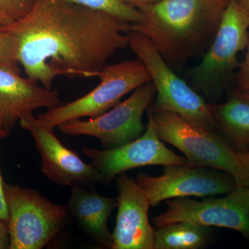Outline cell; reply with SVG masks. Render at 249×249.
Listing matches in <instances>:
<instances>
[{
	"label": "cell",
	"instance_id": "5bb4252c",
	"mask_svg": "<svg viewBox=\"0 0 249 249\" xmlns=\"http://www.w3.org/2000/svg\"><path fill=\"white\" fill-rule=\"evenodd\" d=\"M62 105L58 91L37 86L29 78H22L14 67L0 65V132L5 136L36 109Z\"/></svg>",
	"mask_w": 249,
	"mask_h": 249
},
{
	"label": "cell",
	"instance_id": "8fae6325",
	"mask_svg": "<svg viewBox=\"0 0 249 249\" xmlns=\"http://www.w3.org/2000/svg\"><path fill=\"white\" fill-rule=\"evenodd\" d=\"M147 124L138 139L123 146L97 150L85 147L83 152L109 183L121 174L147 165H193L186 157L168 148L156 130L152 107L147 109Z\"/></svg>",
	"mask_w": 249,
	"mask_h": 249
},
{
	"label": "cell",
	"instance_id": "e0dca14e",
	"mask_svg": "<svg viewBox=\"0 0 249 249\" xmlns=\"http://www.w3.org/2000/svg\"><path fill=\"white\" fill-rule=\"evenodd\" d=\"M211 238L209 227L191 222H178L157 227L154 249H200Z\"/></svg>",
	"mask_w": 249,
	"mask_h": 249
},
{
	"label": "cell",
	"instance_id": "d6986e66",
	"mask_svg": "<svg viewBox=\"0 0 249 249\" xmlns=\"http://www.w3.org/2000/svg\"><path fill=\"white\" fill-rule=\"evenodd\" d=\"M36 0H0V28L7 27L24 18Z\"/></svg>",
	"mask_w": 249,
	"mask_h": 249
},
{
	"label": "cell",
	"instance_id": "2e32d148",
	"mask_svg": "<svg viewBox=\"0 0 249 249\" xmlns=\"http://www.w3.org/2000/svg\"><path fill=\"white\" fill-rule=\"evenodd\" d=\"M216 131L232 147L249 146V91L235 88L222 103H210Z\"/></svg>",
	"mask_w": 249,
	"mask_h": 249
},
{
	"label": "cell",
	"instance_id": "52a82bcc",
	"mask_svg": "<svg viewBox=\"0 0 249 249\" xmlns=\"http://www.w3.org/2000/svg\"><path fill=\"white\" fill-rule=\"evenodd\" d=\"M101 83L88 94L71 103L48 109L37 116L42 124L55 128L67 121L97 117L120 102L121 98L151 81L146 67L139 59L106 65L97 73Z\"/></svg>",
	"mask_w": 249,
	"mask_h": 249
},
{
	"label": "cell",
	"instance_id": "d4e9b609",
	"mask_svg": "<svg viewBox=\"0 0 249 249\" xmlns=\"http://www.w3.org/2000/svg\"><path fill=\"white\" fill-rule=\"evenodd\" d=\"M126 4L130 5L137 9H141L148 5L154 4L160 0H122Z\"/></svg>",
	"mask_w": 249,
	"mask_h": 249
},
{
	"label": "cell",
	"instance_id": "7a4b0ae2",
	"mask_svg": "<svg viewBox=\"0 0 249 249\" xmlns=\"http://www.w3.org/2000/svg\"><path fill=\"white\" fill-rule=\"evenodd\" d=\"M229 0H160L139 11L131 31L145 36L173 70L201 58L213 41Z\"/></svg>",
	"mask_w": 249,
	"mask_h": 249
},
{
	"label": "cell",
	"instance_id": "8992f818",
	"mask_svg": "<svg viewBox=\"0 0 249 249\" xmlns=\"http://www.w3.org/2000/svg\"><path fill=\"white\" fill-rule=\"evenodd\" d=\"M152 115L159 137L182 152L191 164L226 172L233 177L237 185H242L244 175L237 152L217 132L171 111L152 109Z\"/></svg>",
	"mask_w": 249,
	"mask_h": 249
},
{
	"label": "cell",
	"instance_id": "7c38bea8",
	"mask_svg": "<svg viewBox=\"0 0 249 249\" xmlns=\"http://www.w3.org/2000/svg\"><path fill=\"white\" fill-rule=\"evenodd\" d=\"M21 127L30 132L42 160V171L51 181L70 188L92 187L104 183L103 175L93 165L85 163L76 152L65 146L47 127L33 115L19 120Z\"/></svg>",
	"mask_w": 249,
	"mask_h": 249
},
{
	"label": "cell",
	"instance_id": "30bf717a",
	"mask_svg": "<svg viewBox=\"0 0 249 249\" xmlns=\"http://www.w3.org/2000/svg\"><path fill=\"white\" fill-rule=\"evenodd\" d=\"M163 175L139 173L135 181L152 206L173 198L227 195L237 186L235 178L222 170L195 165H163Z\"/></svg>",
	"mask_w": 249,
	"mask_h": 249
},
{
	"label": "cell",
	"instance_id": "5b68a950",
	"mask_svg": "<svg viewBox=\"0 0 249 249\" xmlns=\"http://www.w3.org/2000/svg\"><path fill=\"white\" fill-rule=\"evenodd\" d=\"M7 205L9 249H40L66 224L69 211L33 190L4 183Z\"/></svg>",
	"mask_w": 249,
	"mask_h": 249
},
{
	"label": "cell",
	"instance_id": "4316f807",
	"mask_svg": "<svg viewBox=\"0 0 249 249\" xmlns=\"http://www.w3.org/2000/svg\"><path fill=\"white\" fill-rule=\"evenodd\" d=\"M0 135L2 136L3 137H5L4 134L2 133L1 132H0Z\"/></svg>",
	"mask_w": 249,
	"mask_h": 249
},
{
	"label": "cell",
	"instance_id": "484cf974",
	"mask_svg": "<svg viewBox=\"0 0 249 249\" xmlns=\"http://www.w3.org/2000/svg\"><path fill=\"white\" fill-rule=\"evenodd\" d=\"M240 6L249 13V0H237Z\"/></svg>",
	"mask_w": 249,
	"mask_h": 249
},
{
	"label": "cell",
	"instance_id": "3957f363",
	"mask_svg": "<svg viewBox=\"0 0 249 249\" xmlns=\"http://www.w3.org/2000/svg\"><path fill=\"white\" fill-rule=\"evenodd\" d=\"M249 44V13L237 0H229L213 41L201 62L186 72L191 86L205 99L217 101L229 89Z\"/></svg>",
	"mask_w": 249,
	"mask_h": 249
},
{
	"label": "cell",
	"instance_id": "277c9868",
	"mask_svg": "<svg viewBox=\"0 0 249 249\" xmlns=\"http://www.w3.org/2000/svg\"><path fill=\"white\" fill-rule=\"evenodd\" d=\"M129 47L144 64L156 89L155 111H171L192 124L217 132L210 103L178 76L147 37L129 33Z\"/></svg>",
	"mask_w": 249,
	"mask_h": 249
},
{
	"label": "cell",
	"instance_id": "603a6c76",
	"mask_svg": "<svg viewBox=\"0 0 249 249\" xmlns=\"http://www.w3.org/2000/svg\"><path fill=\"white\" fill-rule=\"evenodd\" d=\"M2 137V136L0 135V139ZM4 183L1 178V173H0V221L8 223L9 213H8L7 205L5 199Z\"/></svg>",
	"mask_w": 249,
	"mask_h": 249
},
{
	"label": "cell",
	"instance_id": "ac0fdd59",
	"mask_svg": "<svg viewBox=\"0 0 249 249\" xmlns=\"http://www.w3.org/2000/svg\"><path fill=\"white\" fill-rule=\"evenodd\" d=\"M80 5L110 14L114 17L136 24L143 21L142 13L137 8L126 4L122 0H59Z\"/></svg>",
	"mask_w": 249,
	"mask_h": 249
},
{
	"label": "cell",
	"instance_id": "7402d4cb",
	"mask_svg": "<svg viewBox=\"0 0 249 249\" xmlns=\"http://www.w3.org/2000/svg\"><path fill=\"white\" fill-rule=\"evenodd\" d=\"M236 152L244 175L243 181L241 186L249 188V151L245 150Z\"/></svg>",
	"mask_w": 249,
	"mask_h": 249
},
{
	"label": "cell",
	"instance_id": "44dd1931",
	"mask_svg": "<svg viewBox=\"0 0 249 249\" xmlns=\"http://www.w3.org/2000/svg\"><path fill=\"white\" fill-rule=\"evenodd\" d=\"M234 83L235 88L249 91V44L246 50L245 59L240 62L236 72Z\"/></svg>",
	"mask_w": 249,
	"mask_h": 249
},
{
	"label": "cell",
	"instance_id": "9a60e30c",
	"mask_svg": "<svg viewBox=\"0 0 249 249\" xmlns=\"http://www.w3.org/2000/svg\"><path fill=\"white\" fill-rule=\"evenodd\" d=\"M66 207L82 229L104 248L112 247L113 235L107 227L111 213L117 207V198L98 194L92 187L75 186Z\"/></svg>",
	"mask_w": 249,
	"mask_h": 249
},
{
	"label": "cell",
	"instance_id": "9c48e42d",
	"mask_svg": "<svg viewBox=\"0 0 249 249\" xmlns=\"http://www.w3.org/2000/svg\"><path fill=\"white\" fill-rule=\"evenodd\" d=\"M207 196L201 201L178 197L166 201L168 209L154 217L156 227L178 222H191L227 228L249 239V188L237 185L223 197Z\"/></svg>",
	"mask_w": 249,
	"mask_h": 249
},
{
	"label": "cell",
	"instance_id": "ba28073f",
	"mask_svg": "<svg viewBox=\"0 0 249 249\" xmlns=\"http://www.w3.org/2000/svg\"><path fill=\"white\" fill-rule=\"evenodd\" d=\"M156 96L152 81L137 88L128 98L104 114L89 120L67 121L58 126L63 133L90 136L99 139L106 149L115 148L133 142L145 132L142 116Z\"/></svg>",
	"mask_w": 249,
	"mask_h": 249
},
{
	"label": "cell",
	"instance_id": "4fadbf2b",
	"mask_svg": "<svg viewBox=\"0 0 249 249\" xmlns=\"http://www.w3.org/2000/svg\"><path fill=\"white\" fill-rule=\"evenodd\" d=\"M118 213L111 249H154L155 229L150 224L148 198L127 173L116 178Z\"/></svg>",
	"mask_w": 249,
	"mask_h": 249
},
{
	"label": "cell",
	"instance_id": "cb8c5ba5",
	"mask_svg": "<svg viewBox=\"0 0 249 249\" xmlns=\"http://www.w3.org/2000/svg\"><path fill=\"white\" fill-rule=\"evenodd\" d=\"M10 237L8 223L0 221V249H9Z\"/></svg>",
	"mask_w": 249,
	"mask_h": 249
},
{
	"label": "cell",
	"instance_id": "ffe728a7",
	"mask_svg": "<svg viewBox=\"0 0 249 249\" xmlns=\"http://www.w3.org/2000/svg\"><path fill=\"white\" fill-rule=\"evenodd\" d=\"M18 46L16 38L9 31L0 29V65L18 70Z\"/></svg>",
	"mask_w": 249,
	"mask_h": 249
},
{
	"label": "cell",
	"instance_id": "6da1fadb",
	"mask_svg": "<svg viewBox=\"0 0 249 249\" xmlns=\"http://www.w3.org/2000/svg\"><path fill=\"white\" fill-rule=\"evenodd\" d=\"M0 29L16 38L27 78L51 89L54 78L96 77L129 46L130 23L107 13L59 0H36L22 19Z\"/></svg>",
	"mask_w": 249,
	"mask_h": 249
}]
</instances>
